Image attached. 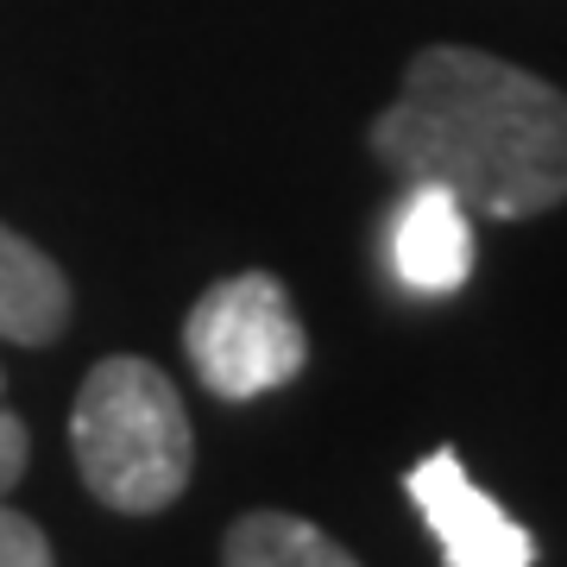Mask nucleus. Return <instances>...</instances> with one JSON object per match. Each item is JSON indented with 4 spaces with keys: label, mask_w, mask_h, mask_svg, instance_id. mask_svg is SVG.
Instances as JSON below:
<instances>
[{
    "label": "nucleus",
    "mask_w": 567,
    "mask_h": 567,
    "mask_svg": "<svg viewBox=\"0 0 567 567\" xmlns=\"http://www.w3.org/2000/svg\"><path fill=\"white\" fill-rule=\"evenodd\" d=\"M398 183H442L466 215L529 221L567 203V95L473 44H429L372 121Z\"/></svg>",
    "instance_id": "1"
},
{
    "label": "nucleus",
    "mask_w": 567,
    "mask_h": 567,
    "mask_svg": "<svg viewBox=\"0 0 567 567\" xmlns=\"http://www.w3.org/2000/svg\"><path fill=\"white\" fill-rule=\"evenodd\" d=\"M70 447H76L82 486L126 517L171 511L196 466V435L177 385L140 353H114L82 379L70 410Z\"/></svg>",
    "instance_id": "2"
},
{
    "label": "nucleus",
    "mask_w": 567,
    "mask_h": 567,
    "mask_svg": "<svg viewBox=\"0 0 567 567\" xmlns=\"http://www.w3.org/2000/svg\"><path fill=\"white\" fill-rule=\"evenodd\" d=\"M183 353L221 404H252L303 372L309 334L271 271H234L196 297L183 322Z\"/></svg>",
    "instance_id": "3"
},
{
    "label": "nucleus",
    "mask_w": 567,
    "mask_h": 567,
    "mask_svg": "<svg viewBox=\"0 0 567 567\" xmlns=\"http://www.w3.org/2000/svg\"><path fill=\"white\" fill-rule=\"evenodd\" d=\"M404 492L416 498L423 524L435 529L447 567H536V536L492 492H480L466 480L454 447H435L429 461L410 466Z\"/></svg>",
    "instance_id": "4"
},
{
    "label": "nucleus",
    "mask_w": 567,
    "mask_h": 567,
    "mask_svg": "<svg viewBox=\"0 0 567 567\" xmlns=\"http://www.w3.org/2000/svg\"><path fill=\"white\" fill-rule=\"evenodd\" d=\"M391 271L416 297H447L473 271V221L442 183H404L391 215Z\"/></svg>",
    "instance_id": "5"
},
{
    "label": "nucleus",
    "mask_w": 567,
    "mask_h": 567,
    "mask_svg": "<svg viewBox=\"0 0 567 567\" xmlns=\"http://www.w3.org/2000/svg\"><path fill=\"white\" fill-rule=\"evenodd\" d=\"M70 328V278L51 252L0 221V341L44 347Z\"/></svg>",
    "instance_id": "6"
},
{
    "label": "nucleus",
    "mask_w": 567,
    "mask_h": 567,
    "mask_svg": "<svg viewBox=\"0 0 567 567\" xmlns=\"http://www.w3.org/2000/svg\"><path fill=\"white\" fill-rule=\"evenodd\" d=\"M221 567H360L328 529L290 517V511H246L227 529Z\"/></svg>",
    "instance_id": "7"
},
{
    "label": "nucleus",
    "mask_w": 567,
    "mask_h": 567,
    "mask_svg": "<svg viewBox=\"0 0 567 567\" xmlns=\"http://www.w3.org/2000/svg\"><path fill=\"white\" fill-rule=\"evenodd\" d=\"M0 567H58L51 561V543H44V529L32 517L0 505Z\"/></svg>",
    "instance_id": "8"
},
{
    "label": "nucleus",
    "mask_w": 567,
    "mask_h": 567,
    "mask_svg": "<svg viewBox=\"0 0 567 567\" xmlns=\"http://www.w3.org/2000/svg\"><path fill=\"white\" fill-rule=\"evenodd\" d=\"M25 454H32V435H25V423L13 416V410H0V498L20 486Z\"/></svg>",
    "instance_id": "9"
},
{
    "label": "nucleus",
    "mask_w": 567,
    "mask_h": 567,
    "mask_svg": "<svg viewBox=\"0 0 567 567\" xmlns=\"http://www.w3.org/2000/svg\"><path fill=\"white\" fill-rule=\"evenodd\" d=\"M0 385H7V379H0Z\"/></svg>",
    "instance_id": "10"
}]
</instances>
